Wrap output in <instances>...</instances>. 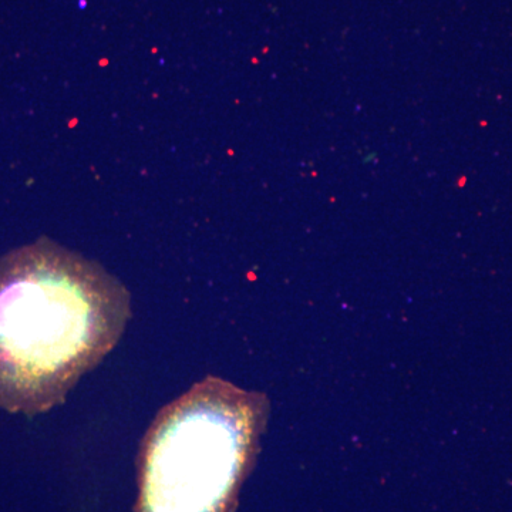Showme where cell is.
<instances>
[{"instance_id": "1", "label": "cell", "mask_w": 512, "mask_h": 512, "mask_svg": "<svg viewBox=\"0 0 512 512\" xmlns=\"http://www.w3.org/2000/svg\"><path fill=\"white\" fill-rule=\"evenodd\" d=\"M126 286L97 262L40 238L0 258V407L26 416L66 400L120 342Z\"/></svg>"}, {"instance_id": "2", "label": "cell", "mask_w": 512, "mask_h": 512, "mask_svg": "<svg viewBox=\"0 0 512 512\" xmlns=\"http://www.w3.org/2000/svg\"><path fill=\"white\" fill-rule=\"evenodd\" d=\"M268 414L264 393L215 376L163 407L141 443L138 512H227Z\"/></svg>"}]
</instances>
